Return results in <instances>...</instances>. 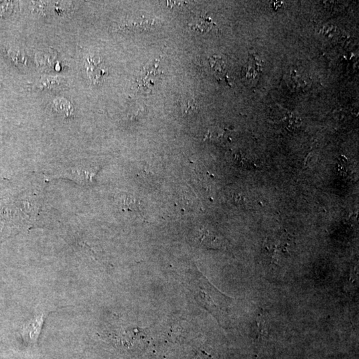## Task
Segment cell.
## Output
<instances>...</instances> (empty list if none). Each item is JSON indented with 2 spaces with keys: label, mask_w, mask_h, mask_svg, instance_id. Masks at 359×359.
Returning <instances> with one entry per match:
<instances>
[{
  "label": "cell",
  "mask_w": 359,
  "mask_h": 359,
  "mask_svg": "<svg viewBox=\"0 0 359 359\" xmlns=\"http://www.w3.org/2000/svg\"><path fill=\"white\" fill-rule=\"evenodd\" d=\"M148 18H138L137 21L133 20H124L113 26L112 29L114 32H127L132 30H147L151 26L155 25L154 20H147Z\"/></svg>",
  "instance_id": "6da1fadb"
},
{
  "label": "cell",
  "mask_w": 359,
  "mask_h": 359,
  "mask_svg": "<svg viewBox=\"0 0 359 359\" xmlns=\"http://www.w3.org/2000/svg\"><path fill=\"white\" fill-rule=\"evenodd\" d=\"M8 56H9L10 60L16 66H26L27 65V60L26 56L21 52H16V51H8Z\"/></svg>",
  "instance_id": "52a82bcc"
},
{
  "label": "cell",
  "mask_w": 359,
  "mask_h": 359,
  "mask_svg": "<svg viewBox=\"0 0 359 359\" xmlns=\"http://www.w3.org/2000/svg\"><path fill=\"white\" fill-rule=\"evenodd\" d=\"M180 109L183 115H190L197 113L198 106L197 99L192 97H185L179 101Z\"/></svg>",
  "instance_id": "8992f818"
},
{
  "label": "cell",
  "mask_w": 359,
  "mask_h": 359,
  "mask_svg": "<svg viewBox=\"0 0 359 359\" xmlns=\"http://www.w3.org/2000/svg\"><path fill=\"white\" fill-rule=\"evenodd\" d=\"M197 22H194V27L196 29H199L200 31L208 32L212 28L214 24L212 23L210 18H198Z\"/></svg>",
  "instance_id": "ba28073f"
},
{
  "label": "cell",
  "mask_w": 359,
  "mask_h": 359,
  "mask_svg": "<svg viewBox=\"0 0 359 359\" xmlns=\"http://www.w3.org/2000/svg\"><path fill=\"white\" fill-rule=\"evenodd\" d=\"M64 83L66 81L60 77L44 76L40 79L34 87L39 89H54L62 86Z\"/></svg>",
  "instance_id": "277c9868"
},
{
  "label": "cell",
  "mask_w": 359,
  "mask_h": 359,
  "mask_svg": "<svg viewBox=\"0 0 359 359\" xmlns=\"http://www.w3.org/2000/svg\"><path fill=\"white\" fill-rule=\"evenodd\" d=\"M53 110L58 114L62 115L68 118L72 117L73 111H74V107L72 103L65 99H59L55 100L53 103Z\"/></svg>",
  "instance_id": "5b68a950"
},
{
  "label": "cell",
  "mask_w": 359,
  "mask_h": 359,
  "mask_svg": "<svg viewBox=\"0 0 359 359\" xmlns=\"http://www.w3.org/2000/svg\"><path fill=\"white\" fill-rule=\"evenodd\" d=\"M68 174L72 176L73 179H77L80 183H89L94 176L92 169L84 166H77L71 170Z\"/></svg>",
  "instance_id": "3957f363"
},
{
  "label": "cell",
  "mask_w": 359,
  "mask_h": 359,
  "mask_svg": "<svg viewBox=\"0 0 359 359\" xmlns=\"http://www.w3.org/2000/svg\"><path fill=\"white\" fill-rule=\"evenodd\" d=\"M158 69H159L158 61L154 62L153 64H151L149 68H146L145 67L143 69L141 76L139 77V79L137 81L138 83H139V88L148 89L149 85H152V86L154 85L153 78H155V77L159 76Z\"/></svg>",
  "instance_id": "7a4b0ae2"
}]
</instances>
